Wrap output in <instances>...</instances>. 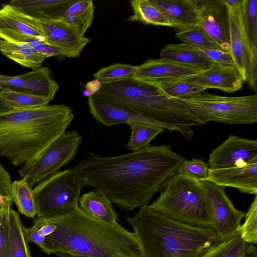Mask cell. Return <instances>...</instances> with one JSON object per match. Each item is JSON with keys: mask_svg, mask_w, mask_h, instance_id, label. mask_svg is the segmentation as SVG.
Instances as JSON below:
<instances>
[{"mask_svg": "<svg viewBox=\"0 0 257 257\" xmlns=\"http://www.w3.org/2000/svg\"><path fill=\"white\" fill-rule=\"evenodd\" d=\"M79 204L80 209L93 218L111 224L117 222L118 214L112 203L99 191L84 193L79 198Z\"/></svg>", "mask_w": 257, "mask_h": 257, "instance_id": "24", "label": "cell"}, {"mask_svg": "<svg viewBox=\"0 0 257 257\" xmlns=\"http://www.w3.org/2000/svg\"><path fill=\"white\" fill-rule=\"evenodd\" d=\"M37 216L51 218L64 215L78 206L80 188L74 170L59 171L33 188Z\"/></svg>", "mask_w": 257, "mask_h": 257, "instance_id": "8", "label": "cell"}, {"mask_svg": "<svg viewBox=\"0 0 257 257\" xmlns=\"http://www.w3.org/2000/svg\"><path fill=\"white\" fill-rule=\"evenodd\" d=\"M11 257H31L22 230L23 224L18 212L12 207L10 211Z\"/></svg>", "mask_w": 257, "mask_h": 257, "instance_id": "32", "label": "cell"}, {"mask_svg": "<svg viewBox=\"0 0 257 257\" xmlns=\"http://www.w3.org/2000/svg\"><path fill=\"white\" fill-rule=\"evenodd\" d=\"M179 99L203 122L239 124L257 122V94L228 97L199 92Z\"/></svg>", "mask_w": 257, "mask_h": 257, "instance_id": "7", "label": "cell"}, {"mask_svg": "<svg viewBox=\"0 0 257 257\" xmlns=\"http://www.w3.org/2000/svg\"><path fill=\"white\" fill-rule=\"evenodd\" d=\"M95 11L91 0H74L59 19L75 27L82 35L91 26Z\"/></svg>", "mask_w": 257, "mask_h": 257, "instance_id": "27", "label": "cell"}, {"mask_svg": "<svg viewBox=\"0 0 257 257\" xmlns=\"http://www.w3.org/2000/svg\"><path fill=\"white\" fill-rule=\"evenodd\" d=\"M6 34L33 36L44 40L40 28L10 4L3 5L0 9V36Z\"/></svg>", "mask_w": 257, "mask_h": 257, "instance_id": "22", "label": "cell"}, {"mask_svg": "<svg viewBox=\"0 0 257 257\" xmlns=\"http://www.w3.org/2000/svg\"><path fill=\"white\" fill-rule=\"evenodd\" d=\"M58 257H76V256L65 252H57L55 253Z\"/></svg>", "mask_w": 257, "mask_h": 257, "instance_id": "47", "label": "cell"}, {"mask_svg": "<svg viewBox=\"0 0 257 257\" xmlns=\"http://www.w3.org/2000/svg\"><path fill=\"white\" fill-rule=\"evenodd\" d=\"M12 202H8L0 208V257H11L10 211Z\"/></svg>", "mask_w": 257, "mask_h": 257, "instance_id": "39", "label": "cell"}, {"mask_svg": "<svg viewBox=\"0 0 257 257\" xmlns=\"http://www.w3.org/2000/svg\"><path fill=\"white\" fill-rule=\"evenodd\" d=\"M133 14L128 21H139L146 25L173 27L172 25L149 0H133L130 2Z\"/></svg>", "mask_w": 257, "mask_h": 257, "instance_id": "30", "label": "cell"}, {"mask_svg": "<svg viewBox=\"0 0 257 257\" xmlns=\"http://www.w3.org/2000/svg\"><path fill=\"white\" fill-rule=\"evenodd\" d=\"M241 3L235 7H228L230 52L244 82H246L250 89L256 92L257 49L252 47L246 34L241 15Z\"/></svg>", "mask_w": 257, "mask_h": 257, "instance_id": "10", "label": "cell"}, {"mask_svg": "<svg viewBox=\"0 0 257 257\" xmlns=\"http://www.w3.org/2000/svg\"><path fill=\"white\" fill-rule=\"evenodd\" d=\"M209 195L212 216L211 227L219 240L238 233L245 213L237 209L227 196L225 187L207 181H200Z\"/></svg>", "mask_w": 257, "mask_h": 257, "instance_id": "12", "label": "cell"}, {"mask_svg": "<svg viewBox=\"0 0 257 257\" xmlns=\"http://www.w3.org/2000/svg\"><path fill=\"white\" fill-rule=\"evenodd\" d=\"M41 218L55 227L41 248L47 254L61 252L88 257H141L134 232L118 222L111 224L93 218L79 205L64 215Z\"/></svg>", "mask_w": 257, "mask_h": 257, "instance_id": "2", "label": "cell"}, {"mask_svg": "<svg viewBox=\"0 0 257 257\" xmlns=\"http://www.w3.org/2000/svg\"><path fill=\"white\" fill-rule=\"evenodd\" d=\"M240 8L246 34L252 47L257 49V1L242 0Z\"/></svg>", "mask_w": 257, "mask_h": 257, "instance_id": "36", "label": "cell"}, {"mask_svg": "<svg viewBox=\"0 0 257 257\" xmlns=\"http://www.w3.org/2000/svg\"><path fill=\"white\" fill-rule=\"evenodd\" d=\"M12 183L10 173L0 164V208L8 202H13L11 194Z\"/></svg>", "mask_w": 257, "mask_h": 257, "instance_id": "42", "label": "cell"}, {"mask_svg": "<svg viewBox=\"0 0 257 257\" xmlns=\"http://www.w3.org/2000/svg\"><path fill=\"white\" fill-rule=\"evenodd\" d=\"M208 165L201 159L193 158L185 160L177 173L186 175L199 181H203L208 172Z\"/></svg>", "mask_w": 257, "mask_h": 257, "instance_id": "40", "label": "cell"}, {"mask_svg": "<svg viewBox=\"0 0 257 257\" xmlns=\"http://www.w3.org/2000/svg\"><path fill=\"white\" fill-rule=\"evenodd\" d=\"M227 7H234L239 5L242 2V0H224Z\"/></svg>", "mask_w": 257, "mask_h": 257, "instance_id": "44", "label": "cell"}, {"mask_svg": "<svg viewBox=\"0 0 257 257\" xmlns=\"http://www.w3.org/2000/svg\"><path fill=\"white\" fill-rule=\"evenodd\" d=\"M196 48L213 63L224 65L235 66L234 59L230 52L225 51L220 49Z\"/></svg>", "mask_w": 257, "mask_h": 257, "instance_id": "41", "label": "cell"}, {"mask_svg": "<svg viewBox=\"0 0 257 257\" xmlns=\"http://www.w3.org/2000/svg\"><path fill=\"white\" fill-rule=\"evenodd\" d=\"M11 110L12 109L6 105L0 99V113L7 112Z\"/></svg>", "mask_w": 257, "mask_h": 257, "instance_id": "46", "label": "cell"}, {"mask_svg": "<svg viewBox=\"0 0 257 257\" xmlns=\"http://www.w3.org/2000/svg\"><path fill=\"white\" fill-rule=\"evenodd\" d=\"M11 194L13 202L19 212L27 217L34 218L37 215L35 196L32 188L25 178L12 183Z\"/></svg>", "mask_w": 257, "mask_h": 257, "instance_id": "28", "label": "cell"}, {"mask_svg": "<svg viewBox=\"0 0 257 257\" xmlns=\"http://www.w3.org/2000/svg\"><path fill=\"white\" fill-rule=\"evenodd\" d=\"M0 51L6 57L23 67L35 70L41 67L48 58L25 43L12 42L0 39Z\"/></svg>", "mask_w": 257, "mask_h": 257, "instance_id": "25", "label": "cell"}, {"mask_svg": "<svg viewBox=\"0 0 257 257\" xmlns=\"http://www.w3.org/2000/svg\"><path fill=\"white\" fill-rule=\"evenodd\" d=\"M161 58L201 71L208 69L213 64L195 47L182 43L168 44L160 52Z\"/></svg>", "mask_w": 257, "mask_h": 257, "instance_id": "23", "label": "cell"}, {"mask_svg": "<svg viewBox=\"0 0 257 257\" xmlns=\"http://www.w3.org/2000/svg\"><path fill=\"white\" fill-rule=\"evenodd\" d=\"M0 38L7 41L26 43L36 51L46 55L48 57L64 56L63 52L59 49L35 37L17 34H6L0 36Z\"/></svg>", "mask_w": 257, "mask_h": 257, "instance_id": "35", "label": "cell"}, {"mask_svg": "<svg viewBox=\"0 0 257 257\" xmlns=\"http://www.w3.org/2000/svg\"><path fill=\"white\" fill-rule=\"evenodd\" d=\"M27 16L40 28L44 42L59 49L64 56L78 57L83 48L91 41L75 27L60 19H36Z\"/></svg>", "mask_w": 257, "mask_h": 257, "instance_id": "13", "label": "cell"}, {"mask_svg": "<svg viewBox=\"0 0 257 257\" xmlns=\"http://www.w3.org/2000/svg\"><path fill=\"white\" fill-rule=\"evenodd\" d=\"M130 126L131 134L126 147L132 152L149 147L151 142L165 131L160 126L144 123H135Z\"/></svg>", "mask_w": 257, "mask_h": 257, "instance_id": "31", "label": "cell"}, {"mask_svg": "<svg viewBox=\"0 0 257 257\" xmlns=\"http://www.w3.org/2000/svg\"><path fill=\"white\" fill-rule=\"evenodd\" d=\"M175 36L184 43L197 48L220 49L198 21L191 27L179 31L175 34Z\"/></svg>", "mask_w": 257, "mask_h": 257, "instance_id": "34", "label": "cell"}, {"mask_svg": "<svg viewBox=\"0 0 257 257\" xmlns=\"http://www.w3.org/2000/svg\"><path fill=\"white\" fill-rule=\"evenodd\" d=\"M183 80L198 84L206 89L214 88L226 92H234L242 89L244 81L235 66L213 63L207 70Z\"/></svg>", "mask_w": 257, "mask_h": 257, "instance_id": "19", "label": "cell"}, {"mask_svg": "<svg viewBox=\"0 0 257 257\" xmlns=\"http://www.w3.org/2000/svg\"><path fill=\"white\" fill-rule=\"evenodd\" d=\"M5 88L29 93L49 99L54 98L59 85L48 67L14 76L0 74V91Z\"/></svg>", "mask_w": 257, "mask_h": 257, "instance_id": "15", "label": "cell"}, {"mask_svg": "<svg viewBox=\"0 0 257 257\" xmlns=\"http://www.w3.org/2000/svg\"><path fill=\"white\" fill-rule=\"evenodd\" d=\"M208 0H191L193 4L197 7L199 10L207 3Z\"/></svg>", "mask_w": 257, "mask_h": 257, "instance_id": "45", "label": "cell"}, {"mask_svg": "<svg viewBox=\"0 0 257 257\" xmlns=\"http://www.w3.org/2000/svg\"><path fill=\"white\" fill-rule=\"evenodd\" d=\"M74 118L71 108L62 104L0 113V157L17 166L33 162Z\"/></svg>", "mask_w": 257, "mask_h": 257, "instance_id": "3", "label": "cell"}, {"mask_svg": "<svg viewBox=\"0 0 257 257\" xmlns=\"http://www.w3.org/2000/svg\"><path fill=\"white\" fill-rule=\"evenodd\" d=\"M200 257H257L256 247L243 241L239 234L218 240Z\"/></svg>", "mask_w": 257, "mask_h": 257, "instance_id": "26", "label": "cell"}, {"mask_svg": "<svg viewBox=\"0 0 257 257\" xmlns=\"http://www.w3.org/2000/svg\"><path fill=\"white\" fill-rule=\"evenodd\" d=\"M180 31L191 27L199 20V9L191 0H149Z\"/></svg>", "mask_w": 257, "mask_h": 257, "instance_id": "20", "label": "cell"}, {"mask_svg": "<svg viewBox=\"0 0 257 257\" xmlns=\"http://www.w3.org/2000/svg\"><path fill=\"white\" fill-rule=\"evenodd\" d=\"M257 159V141L230 135L210 153V168H223L248 163Z\"/></svg>", "mask_w": 257, "mask_h": 257, "instance_id": "14", "label": "cell"}, {"mask_svg": "<svg viewBox=\"0 0 257 257\" xmlns=\"http://www.w3.org/2000/svg\"><path fill=\"white\" fill-rule=\"evenodd\" d=\"M244 218V221L240 225L238 234L245 242L255 244L257 243V195H254Z\"/></svg>", "mask_w": 257, "mask_h": 257, "instance_id": "38", "label": "cell"}, {"mask_svg": "<svg viewBox=\"0 0 257 257\" xmlns=\"http://www.w3.org/2000/svg\"><path fill=\"white\" fill-rule=\"evenodd\" d=\"M150 207L185 224L211 227L212 216L209 195L200 181L177 173Z\"/></svg>", "mask_w": 257, "mask_h": 257, "instance_id": "6", "label": "cell"}, {"mask_svg": "<svg viewBox=\"0 0 257 257\" xmlns=\"http://www.w3.org/2000/svg\"><path fill=\"white\" fill-rule=\"evenodd\" d=\"M95 94L159 121L192 126L205 124L179 98L165 94L152 83L134 78L102 85Z\"/></svg>", "mask_w": 257, "mask_h": 257, "instance_id": "5", "label": "cell"}, {"mask_svg": "<svg viewBox=\"0 0 257 257\" xmlns=\"http://www.w3.org/2000/svg\"><path fill=\"white\" fill-rule=\"evenodd\" d=\"M87 104L89 112L95 120L105 126H112L117 124L148 123L160 126L170 132L177 131L187 140L191 139L194 134L191 125L173 124L155 120L136 113L95 94L88 97Z\"/></svg>", "mask_w": 257, "mask_h": 257, "instance_id": "11", "label": "cell"}, {"mask_svg": "<svg viewBox=\"0 0 257 257\" xmlns=\"http://www.w3.org/2000/svg\"><path fill=\"white\" fill-rule=\"evenodd\" d=\"M153 84L157 85L165 94L176 98L203 92L206 89L202 86L183 80H174L159 84Z\"/></svg>", "mask_w": 257, "mask_h": 257, "instance_id": "37", "label": "cell"}, {"mask_svg": "<svg viewBox=\"0 0 257 257\" xmlns=\"http://www.w3.org/2000/svg\"><path fill=\"white\" fill-rule=\"evenodd\" d=\"M185 160L162 145L113 157L91 153L72 169L81 190L90 186L121 209L132 210L148 204Z\"/></svg>", "mask_w": 257, "mask_h": 257, "instance_id": "1", "label": "cell"}, {"mask_svg": "<svg viewBox=\"0 0 257 257\" xmlns=\"http://www.w3.org/2000/svg\"><path fill=\"white\" fill-rule=\"evenodd\" d=\"M22 230L24 239L27 243L33 242L41 248H42L45 243V237L42 236L32 227L27 228L23 225Z\"/></svg>", "mask_w": 257, "mask_h": 257, "instance_id": "43", "label": "cell"}, {"mask_svg": "<svg viewBox=\"0 0 257 257\" xmlns=\"http://www.w3.org/2000/svg\"><path fill=\"white\" fill-rule=\"evenodd\" d=\"M82 138L75 131H66L34 161L24 165L18 174L32 188L70 162L76 156Z\"/></svg>", "mask_w": 257, "mask_h": 257, "instance_id": "9", "label": "cell"}, {"mask_svg": "<svg viewBox=\"0 0 257 257\" xmlns=\"http://www.w3.org/2000/svg\"><path fill=\"white\" fill-rule=\"evenodd\" d=\"M198 22L221 50L230 52L229 13L224 0H208L199 11Z\"/></svg>", "mask_w": 257, "mask_h": 257, "instance_id": "16", "label": "cell"}, {"mask_svg": "<svg viewBox=\"0 0 257 257\" xmlns=\"http://www.w3.org/2000/svg\"><path fill=\"white\" fill-rule=\"evenodd\" d=\"M202 71L160 58L149 60L136 66L133 78L145 82L159 84L190 77Z\"/></svg>", "mask_w": 257, "mask_h": 257, "instance_id": "18", "label": "cell"}, {"mask_svg": "<svg viewBox=\"0 0 257 257\" xmlns=\"http://www.w3.org/2000/svg\"><path fill=\"white\" fill-rule=\"evenodd\" d=\"M74 0H13L10 4L36 19H59Z\"/></svg>", "mask_w": 257, "mask_h": 257, "instance_id": "21", "label": "cell"}, {"mask_svg": "<svg viewBox=\"0 0 257 257\" xmlns=\"http://www.w3.org/2000/svg\"><path fill=\"white\" fill-rule=\"evenodd\" d=\"M0 99L12 109H27L48 105L49 99L37 95L5 88L0 91Z\"/></svg>", "mask_w": 257, "mask_h": 257, "instance_id": "29", "label": "cell"}, {"mask_svg": "<svg viewBox=\"0 0 257 257\" xmlns=\"http://www.w3.org/2000/svg\"><path fill=\"white\" fill-rule=\"evenodd\" d=\"M203 181L225 188H234L244 193L257 195V159L230 167L209 168L208 175Z\"/></svg>", "mask_w": 257, "mask_h": 257, "instance_id": "17", "label": "cell"}, {"mask_svg": "<svg viewBox=\"0 0 257 257\" xmlns=\"http://www.w3.org/2000/svg\"><path fill=\"white\" fill-rule=\"evenodd\" d=\"M136 66L115 63L101 68L93 75L101 85L110 84L133 78Z\"/></svg>", "mask_w": 257, "mask_h": 257, "instance_id": "33", "label": "cell"}, {"mask_svg": "<svg viewBox=\"0 0 257 257\" xmlns=\"http://www.w3.org/2000/svg\"><path fill=\"white\" fill-rule=\"evenodd\" d=\"M125 219L137 237L141 257H200L218 240L211 227L179 222L148 204Z\"/></svg>", "mask_w": 257, "mask_h": 257, "instance_id": "4", "label": "cell"}, {"mask_svg": "<svg viewBox=\"0 0 257 257\" xmlns=\"http://www.w3.org/2000/svg\"><path fill=\"white\" fill-rule=\"evenodd\" d=\"M76 256V257H88V256Z\"/></svg>", "mask_w": 257, "mask_h": 257, "instance_id": "48", "label": "cell"}]
</instances>
